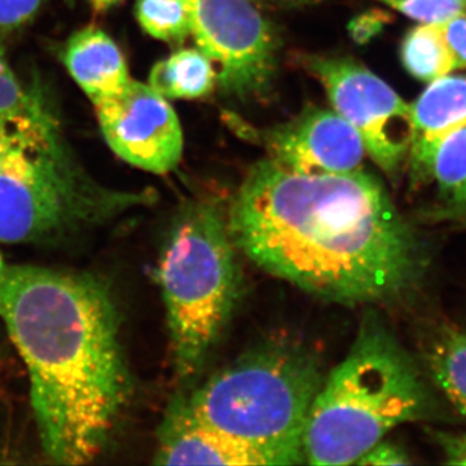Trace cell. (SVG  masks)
I'll return each instance as SVG.
<instances>
[{"label":"cell","mask_w":466,"mask_h":466,"mask_svg":"<svg viewBox=\"0 0 466 466\" xmlns=\"http://www.w3.org/2000/svg\"><path fill=\"white\" fill-rule=\"evenodd\" d=\"M240 253L267 274L328 302L385 306L421 279V241L363 168L305 174L260 161L227 214Z\"/></svg>","instance_id":"obj_1"},{"label":"cell","mask_w":466,"mask_h":466,"mask_svg":"<svg viewBox=\"0 0 466 466\" xmlns=\"http://www.w3.org/2000/svg\"><path fill=\"white\" fill-rule=\"evenodd\" d=\"M104 139L131 167L164 175L179 165L183 133L167 97L130 79L122 90L95 101Z\"/></svg>","instance_id":"obj_9"},{"label":"cell","mask_w":466,"mask_h":466,"mask_svg":"<svg viewBox=\"0 0 466 466\" xmlns=\"http://www.w3.org/2000/svg\"><path fill=\"white\" fill-rule=\"evenodd\" d=\"M426 407L428 392L412 359L379 319L368 317L312 403L305 464H355L392 429L424 416Z\"/></svg>","instance_id":"obj_3"},{"label":"cell","mask_w":466,"mask_h":466,"mask_svg":"<svg viewBox=\"0 0 466 466\" xmlns=\"http://www.w3.org/2000/svg\"><path fill=\"white\" fill-rule=\"evenodd\" d=\"M156 465H272L256 447L211 428L187 410L179 394L157 429Z\"/></svg>","instance_id":"obj_11"},{"label":"cell","mask_w":466,"mask_h":466,"mask_svg":"<svg viewBox=\"0 0 466 466\" xmlns=\"http://www.w3.org/2000/svg\"><path fill=\"white\" fill-rule=\"evenodd\" d=\"M401 60L407 72L421 81L449 75L453 60L441 24H424L408 34L401 46Z\"/></svg>","instance_id":"obj_16"},{"label":"cell","mask_w":466,"mask_h":466,"mask_svg":"<svg viewBox=\"0 0 466 466\" xmlns=\"http://www.w3.org/2000/svg\"><path fill=\"white\" fill-rule=\"evenodd\" d=\"M413 177L434 183L441 200L466 211V125L431 143L410 150Z\"/></svg>","instance_id":"obj_13"},{"label":"cell","mask_w":466,"mask_h":466,"mask_svg":"<svg viewBox=\"0 0 466 466\" xmlns=\"http://www.w3.org/2000/svg\"><path fill=\"white\" fill-rule=\"evenodd\" d=\"M323 380L309 352L269 345L179 397L196 419L256 447L272 465H299L305 464L309 410Z\"/></svg>","instance_id":"obj_5"},{"label":"cell","mask_w":466,"mask_h":466,"mask_svg":"<svg viewBox=\"0 0 466 466\" xmlns=\"http://www.w3.org/2000/svg\"><path fill=\"white\" fill-rule=\"evenodd\" d=\"M186 2L193 38L213 64L220 87L248 95L267 84L274 70V36L249 0Z\"/></svg>","instance_id":"obj_8"},{"label":"cell","mask_w":466,"mask_h":466,"mask_svg":"<svg viewBox=\"0 0 466 466\" xmlns=\"http://www.w3.org/2000/svg\"><path fill=\"white\" fill-rule=\"evenodd\" d=\"M45 109L39 112L38 115L32 116V118L25 119V121L17 122V124L0 125V167H2L3 162H5V157H7L9 150H11L12 147L16 143L18 135L21 134L24 127L34 121L36 116H41L42 113L45 112Z\"/></svg>","instance_id":"obj_24"},{"label":"cell","mask_w":466,"mask_h":466,"mask_svg":"<svg viewBox=\"0 0 466 466\" xmlns=\"http://www.w3.org/2000/svg\"><path fill=\"white\" fill-rule=\"evenodd\" d=\"M135 14L144 32L158 41L183 43L191 34L186 0H137Z\"/></svg>","instance_id":"obj_18"},{"label":"cell","mask_w":466,"mask_h":466,"mask_svg":"<svg viewBox=\"0 0 466 466\" xmlns=\"http://www.w3.org/2000/svg\"><path fill=\"white\" fill-rule=\"evenodd\" d=\"M410 464V456L406 451L389 441H380L372 449L367 451L355 465H408Z\"/></svg>","instance_id":"obj_23"},{"label":"cell","mask_w":466,"mask_h":466,"mask_svg":"<svg viewBox=\"0 0 466 466\" xmlns=\"http://www.w3.org/2000/svg\"><path fill=\"white\" fill-rule=\"evenodd\" d=\"M213 64L200 50H182L158 61L150 70L149 86L167 99H198L216 85Z\"/></svg>","instance_id":"obj_15"},{"label":"cell","mask_w":466,"mask_h":466,"mask_svg":"<svg viewBox=\"0 0 466 466\" xmlns=\"http://www.w3.org/2000/svg\"><path fill=\"white\" fill-rule=\"evenodd\" d=\"M333 108L360 135L368 155L395 175L415 139L412 108L367 67L332 58L312 63Z\"/></svg>","instance_id":"obj_7"},{"label":"cell","mask_w":466,"mask_h":466,"mask_svg":"<svg viewBox=\"0 0 466 466\" xmlns=\"http://www.w3.org/2000/svg\"><path fill=\"white\" fill-rule=\"evenodd\" d=\"M441 446L446 453L447 464L466 465V434L443 435Z\"/></svg>","instance_id":"obj_25"},{"label":"cell","mask_w":466,"mask_h":466,"mask_svg":"<svg viewBox=\"0 0 466 466\" xmlns=\"http://www.w3.org/2000/svg\"><path fill=\"white\" fill-rule=\"evenodd\" d=\"M452 55L453 69H466V12L441 24Z\"/></svg>","instance_id":"obj_22"},{"label":"cell","mask_w":466,"mask_h":466,"mask_svg":"<svg viewBox=\"0 0 466 466\" xmlns=\"http://www.w3.org/2000/svg\"><path fill=\"white\" fill-rule=\"evenodd\" d=\"M153 198L95 180L46 109L24 127L0 167V244H66L147 207Z\"/></svg>","instance_id":"obj_4"},{"label":"cell","mask_w":466,"mask_h":466,"mask_svg":"<svg viewBox=\"0 0 466 466\" xmlns=\"http://www.w3.org/2000/svg\"><path fill=\"white\" fill-rule=\"evenodd\" d=\"M391 7L424 24H441L466 11V0H385Z\"/></svg>","instance_id":"obj_20"},{"label":"cell","mask_w":466,"mask_h":466,"mask_svg":"<svg viewBox=\"0 0 466 466\" xmlns=\"http://www.w3.org/2000/svg\"><path fill=\"white\" fill-rule=\"evenodd\" d=\"M48 0H0V32H14L36 17Z\"/></svg>","instance_id":"obj_21"},{"label":"cell","mask_w":466,"mask_h":466,"mask_svg":"<svg viewBox=\"0 0 466 466\" xmlns=\"http://www.w3.org/2000/svg\"><path fill=\"white\" fill-rule=\"evenodd\" d=\"M45 108L41 97L26 91L9 66L0 41V125L17 124Z\"/></svg>","instance_id":"obj_19"},{"label":"cell","mask_w":466,"mask_h":466,"mask_svg":"<svg viewBox=\"0 0 466 466\" xmlns=\"http://www.w3.org/2000/svg\"><path fill=\"white\" fill-rule=\"evenodd\" d=\"M272 161L305 174H348L361 168L360 135L336 110H311L267 137Z\"/></svg>","instance_id":"obj_10"},{"label":"cell","mask_w":466,"mask_h":466,"mask_svg":"<svg viewBox=\"0 0 466 466\" xmlns=\"http://www.w3.org/2000/svg\"><path fill=\"white\" fill-rule=\"evenodd\" d=\"M437 385L466 416V332L446 330L431 351Z\"/></svg>","instance_id":"obj_17"},{"label":"cell","mask_w":466,"mask_h":466,"mask_svg":"<svg viewBox=\"0 0 466 466\" xmlns=\"http://www.w3.org/2000/svg\"><path fill=\"white\" fill-rule=\"evenodd\" d=\"M413 144L431 143L466 125V76H443L412 106Z\"/></svg>","instance_id":"obj_14"},{"label":"cell","mask_w":466,"mask_h":466,"mask_svg":"<svg viewBox=\"0 0 466 466\" xmlns=\"http://www.w3.org/2000/svg\"><path fill=\"white\" fill-rule=\"evenodd\" d=\"M0 319L26 367L46 458L91 464L134 395L112 288L91 272L20 265L0 254Z\"/></svg>","instance_id":"obj_2"},{"label":"cell","mask_w":466,"mask_h":466,"mask_svg":"<svg viewBox=\"0 0 466 466\" xmlns=\"http://www.w3.org/2000/svg\"><path fill=\"white\" fill-rule=\"evenodd\" d=\"M238 253L227 216L208 202L187 205L168 229L157 283L179 379L200 372L231 319L240 293Z\"/></svg>","instance_id":"obj_6"},{"label":"cell","mask_w":466,"mask_h":466,"mask_svg":"<svg viewBox=\"0 0 466 466\" xmlns=\"http://www.w3.org/2000/svg\"><path fill=\"white\" fill-rule=\"evenodd\" d=\"M63 63L92 103L122 90L131 79L122 51L96 26H86L67 39Z\"/></svg>","instance_id":"obj_12"},{"label":"cell","mask_w":466,"mask_h":466,"mask_svg":"<svg viewBox=\"0 0 466 466\" xmlns=\"http://www.w3.org/2000/svg\"><path fill=\"white\" fill-rule=\"evenodd\" d=\"M122 0H90L91 7L97 14L109 11L110 8L115 7Z\"/></svg>","instance_id":"obj_26"}]
</instances>
